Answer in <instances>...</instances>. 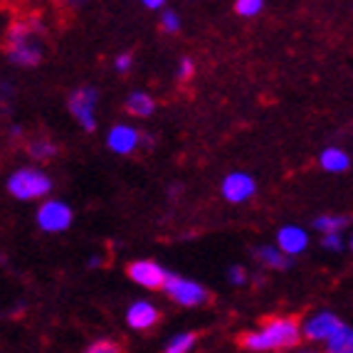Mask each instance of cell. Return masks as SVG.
<instances>
[{
	"instance_id": "6da1fadb",
	"label": "cell",
	"mask_w": 353,
	"mask_h": 353,
	"mask_svg": "<svg viewBox=\"0 0 353 353\" xmlns=\"http://www.w3.org/2000/svg\"><path fill=\"white\" fill-rule=\"evenodd\" d=\"M301 339V326L294 319H272L259 331L242 336V346L250 351H277L294 348Z\"/></svg>"
},
{
	"instance_id": "7a4b0ae2",
	"label": "cell",
	"mask_w": 353,
	"mask_h": 353,
	"mask_svg": "<svg viewBox=\"0 0 353 353\" xmlns=\"http://www.w3.org/2000/svg\"><path fill=\"white\" fill-rule=\"evenodd\" d=\"M40 32L42 25L37 20H20L8 30V57L12 65L20 67H35L42 59L40 48Z\"/></svg>"
},
{
	"instance_id": "3957f363",
	"label": "cell",
	"mask_w": 353,
	"mask_h": 353,
	"mask_svg": "<svg viewBox=\"0 0 353 353\" xmlns=\"http://www.w3.org/2000/svg\"><path fill=\"white\" fill-rule=\"evenodd\" d=\"M52 188V181L37 168H20L10 176L8 181V190L15 195L18 201H35V198H45Z\"/></svg>"
},
{
	"instance_id": "277c9868",
	"label": "cell",
	"mask_w": 353,
	"mask_h": 353,
	"mask_svg": "<svg viewBox=\"0 0 353 353\" xmlns=\"http://www.w3.org/2000/svg\"><path fill=\"white\" fill-rule=\"evenodd\" d=\"M161 289H163L173 301H178V304H183V306H198L208 299V292L198 282L183 279V277H178V274H168V272H165Z\"/></svg>"
},
{
	"instance_id": "5b68a950",
	"label": "cell",
	"mask_w": 353,
	"mask_h": 353,
	"mask_svg": "<svg viewBox=\"0 0 353 353\" xmlns=\"http://www.w3.org/2000/svg\"><path fill=\"white\" fill-rule=\"evenodd\" d=\"M37 225L45 232H62L72 225V208L62 201H45L37 210Z\"/></svg>"
},
{
	"instance_id": "8992f818",
	"label": "cell",
	"mask_w": 353,
	"mask_h": 353,
	"mask_svg": "<svg viewBox=\"0 0 353 353\" xmlns=\"http://www.w3.org/2000/svg\"><path fill=\"white\" fill-rule=\"evenodd\" d=\"M97 101H99V94H97V89H92V87L77 89L74 94L70 97V112L74 114V119L87 131L97 129V121H94Z\"/></svg>"
},
{
	"instance_id": "52a82bcc",
	"label": "cell",
	"mask_w": 353,
	"mask_h": 353,
	"mask_svg": "<svg viewBox=\"0 0 353 353\" xmlns=\"http://www.w3.org/2000/svg\"><path fill=\"white\" fill-rule=\"evenodd\" d=\"M220 190H223L225 201L245 203L254 195L257 185H254V178L248 176V173H230V176L223 181V185H220Z\"/></svg>"
},
{
	"instance_id": "ba28073f",
	"label": "cell",
	"mask_w": 353,
	"mask_h": 353,
	"mask_svg": "<svg viewBox=\"0 0 353 353\" xmlns=\"http://www.w3.org/2000/svg\"><path fill=\"white\" fill-rule=\"evenodd\" d=\"M341 326H343V321L336 316V314L324 312V314H316L314 319H309L301 331H304V336L306 339H312V341H329L331 336L341 329Z\"/></svg>"
},
{
	"instance_id": "9c48e42d",
	"label": "cell",
	"mask_w": 353,
	"mask_h": 353,
	"mask_svg": "<svg viewBox=\"0 0 353 353\" xmlns=\"http://www.w3.org/2000/svg\"><path fill=\"white\" fill-rule=\"evenodd\" d=\"M129 277L146 289H161L165 270L161 265H156V262H151V259H139V262H134L129 267Z\"/></svg>"
},
{
	"instance_id": "30bf717a",
	"label": "cell",
	"mask_w": 353,
	"mask_h": 353,
	"mask_svg": "<svg viewBox=\"0 0 353 353\" xmlns=\"http://www.w3.org/2000/svg\"><path fill=\"white\" fill-rule=\"evenodd\" d=\"M139 141H141V136H139V131L129 124H117L112 131H109V136H106V146L112 148L114 153H119V156H129V153H134L136 146H139Z\"/></svg>"
},
{
	"instance_id": "8fae6325",
	"label": "cell",
	"mask_w": 353,
	"mask_h": 353,
	"mask_svg": "<svg viewBox=\"0 0 353 353\" xmlns=\"http://www.w3.org/2000/svg\"><path fill=\"white\" fill-rule=\"evenodd\" d=\"M126 321H129L131 329L146 331L159 321V309L151 301H136V304L129 306V312H126Z\"/></svg>"
},
{
	"instance_id": "7c38bea8",
	"label": "cell",
	"mask_w": 353,
	"mask_h": 353,
	"mask_svg": "<svg viewBox=\"0 0 353 353\" xmlns=\"http://www.w3.org/2000/svg\"><path fill=\"white\" fill-rule=\"evenodd\" d=\"M277 245L284 254H299L309 245V235L296 225H287V228H282L277 232Z\"/></svg>"
},
{
	"instance_id": "4fadbf2b",
	"label": "cell",
	"mask_w": 353,
	"mask_h": 353,
	"mask_svg": "<svg viewBox=\"0 0 353 353\" xmlns=\"http://www.w3.org/2000/svg\"><path fill=\"white\" fill-rule=\"evenodd\" d=\"M319 163H321V168L329 173H341L348 168V156H346V151H341V148H324L321 156H319Z\"/></svg>"
},
{
	"instance_id": "5bb4252c",
	"label": "cell",
	"mask_w": 353,
	"mask_h": 353,
	"mask_svg": "<svg viewBox=\"0 0 353 353\" xmlns=\"http://www.w3.org/2000/svg\"><path fill=\"white\" fill-rule=\"evenodd\" d=\"M126 109H129V114H134V117L146 119V117H151L153 109H156V101L148 94H143V92H134V94L126 99Z\"/></svg>"
},
{
	"instance_id": "9a60e30c",
	"label": "cell",
	"mask_w": 353,
	"mask_h": 353,
	"mask_svg": "<svg viewBox=\"0 0 353 353\" xmlns=\"http://www.w3.org/2000/svg\"><path fill=\"white\" fill-rule=\"evenodd\" d=\"M254 254L259 257V262H265V265L272 267V270H287V267L292 265V262L284 257L282 250H277V248H267V245H262V248L254 250Z\"/></svg>"
},
{
	"instance_id": "2e32d148",
	"label": "cell",
	"mask_w": 353,
	"mask_h": 353,
	"mask_svg": "<svg viewBox=\"0 0 353 353\" xmlns=\"http://www.w3.org/2000/svg\"><path fill=\"white\" fill-rule=\"evenodd\" d=\"M326 346H329V351H334V353H351L353 351V331L343 324L341 329L336 331L329 341H326Z\"/></svg>"
},
{
	"instance_id": "e0dca14e",
	"label": "cell",
	"mask_w": 353,
	"mask_h": 353,
	"mask_svg": "<svg viewBox=\"0 0 353 353\" xmlns=\"http://www.w3.org/2000/svg\"><path fill=\"white\" fill-rule=\"evenodd\" d=\"M57 153H59L57 143L50 141V139H40V141L30 143V156L37 161H50V159H54Z\"/></svg>"
},
{
	"instance_id": "ac0fdd59",
	"label": "cell",
	"mask_w": 353,
	"mask_h": 353,
	"mask_svg": "<svg viewBox=\"0 0 353 353\" xmlns=\"http://www.w3.org/2000/svg\"><path fill=\"white\" fill-rule=\"evenodd\" d=\"M346 225V218L341 215H321V218L314 220V228L324 235V232H341V228Z\"/></svg>"
},
{
	"instance_id": "d6986e66",
	"label": "cell",
	"mask_w": 353,
	"mask_h": 353,
	"mask_svg": "<svg viewBox=\"0 0 353 353\" xmlns=\"http://www.w3.org/2000/svg\"><path fill=\"white\" fill-rule=\"evenodd\" d=\"M195 343V334H178L173 336L171 341H168V346H165V351L168 353H185L190 351Z\"/></svg>"
},
{
	"instance_id": "ffe728a7",
	"label": "cell",
	"mask_w": 353,
	"mask_h": 353,
	"mask_svg": "<svg viewBox=\"0 0 353 353\" xmlns=\"http://www.w3.org/2000/svg\"><path fill=\"white\" fill-rule=\"evenodd\" d=\"M262 6H265V0H237L235 10L240 12L242 18H254L262 10Z\"/></svg>"
},
{
	"instance_id": "44dd1931",
	"label": "cell",
	"mask_w": 353,
	"mask_h": 353,
	"mask_svg": "<svg viewBox=\"0 0 353 353\" xmlns=\"http://www.w3.org/2000/svg\"><path fill=\"white\" fill-rule=\"evenodd\" d=\"M321 248L329 250V252H341L343 240L339 232H324V240H321Z\"/></svg>"
},
{
	"instance_id": "7402d4cb",
	"label": "cell",
	"mask_w": 353,
	"mask_h": 353,
	"mask_svg": "<svg viewBox=\"0 0 353 353\" xmlns=\"http://www.w3.org/2000/svg\"><path fill=\"white\" fill-rule=\"evenodd\" d=\"M161 28H163V32H178V28H181V18H178L173 10H165L163 18H161Z\"/></svg>"
},
{
	"instance_id": "603a6c76",
	"label": "cell",
	"mask_w": 353,
	"mask_h": 353,
	"mask_svg": "<svg viewBox=\"0 0 353 353\" xmlns=\"http://www.w3.org/2000/svg\"><path fill=\"white\" fill-rule=\"evenodd\" d=\"M195 74V67H193V62H190L188 57L185 59H181V67H178V79H181V82H188L190 77Z\"/></svg>"
},
{
	"instance_id": "cb8c5ba5",
	"label": "cell",
	"mask_w": 353,
	"mask_h": 353,
	"mask_svg": "<svg viewBox=\"0 0 353 353\" xmlns=\"http://www.w3.org/2000/svg\"><path fill=\"white\" fill-rule=\"evenodd\" d=\"M117 351H119V346L112 341H97L89 346V353H117Z\"/></svg>"
},
{
	"instance_id": "d4e9b609",
	"label": "cell",
	"mask_w": 353,
	"mask_h": 353,
	"mask_svg": "<svg viewBox=\"0 0 353 353\" xmlns=\"http://www.w3.org/2000/svg\"><path fill=\"white\" fill-rule=\"evenodd\" d=\"M228 277L232 284H245V277H248V274H245V270H242L240 265H235V267H230Z\"/></svg>"
},
{
	"instance_id": "484cf974",
	"label": "cell",
	"mask_w": 353,
	"mask_h": 353,
	"mask_svg": "<svg viewBox=\"0 0 353 353\" xmlns=\"http://www.w3.org/2000/svg\"><path fill=\"white\" fill-rule=\"evenodd\" d=\"M114 67H117V72H129L131 70V54H119L117 62H114Z\"/></svg>"
},
{
	"instance_id": "4316f807",
	"label": "cell",
	"mask_w": 353,
	"mask_h": 353,
	"mask_svg": "<svg viewBox=\"0 0 353 353\" xmlns=\"http://www.w3.org/2000/svg\"><path fill=\"white\" fill-rule=\"evenodd\" d=\"M141 3H143L146 8H151V10H159V8H163L165 0H141Z\"/></svg>"
},
{
	"instance_id": "83f0119b",
	"label": "cell",
	"mask_w": 353,
	"mask_h": 353,
	"mask_svg": "<svg viewBox=\"0 0 353 353\" xmlns=\"http://www.w3.org/2000/svg\"><path fill=\"white\" fill-rule=\"evenodd\" d=\"M10 136H12V139H18V136H23V129H20V126H12V129H10Z\"/></svg>"
},
{
	"instance_id": "f1b7e54d",
	"label": "cell",
	"mask_w": 353,
	"mask_h": 353,
	"mask_svg": "<svg viewBox=\"0 0 353 353\" xmlns=\"http://www.w3.org/2000/svg\"><path fill=\"white\" fill-rule=\"evenodd\" d=\"M67 6H82V3H87V0H65Z\"/></svg>"
}]
</instances>
